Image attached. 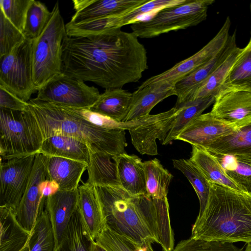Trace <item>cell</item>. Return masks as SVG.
<instances>
[{"label":"cell","mask_w":251,"mask_h":251,"mask_svg":"<svg viewBox=\"0 0 251 251\" xmlns=\"http://www.w3.org/2000/svg\"><path fill=\"white\" fill-rule=\"evenodd\" d=\"M62 73L105 89L136 82L148 69L147 50L132 32L121 28L63 42Z\"/></svg>","instance_id":"1"},{"label":"cell","mask_w":251,"mask_h":251,"mask_svg":"<svg viewBox=\"0 0 251 251\" xmlns=\"http://www.w3.org/2000/svg\"><path fill=\"white\" fill-rule=\"evenodd\" d=\"M209 183L210 193L206 206L193 226L191 237L251 243V194Z\"/></svg>","instance_id":"2"},{"label":"cell","mask_w":251,"mask_h":251,"mask_svg":"<svg viewBox=\"0 0 251 251\" xmlns=\"http://www.w3.org/2000/svg\"><path fill=\"white\" fill-rule=\"evenodd\" d=\"M44 140L55 135L76 138L88 145L92 152L117 156L126 153L125 130L108 129L94 125L77 115L71 108L39 100L28 102Z\"/></svg>","instance_id":"3"},{"label":"cell","mask_w":251,"mask_h":251,"mask_svg":"<svg viewBox=\"0 0 251 251\" xmlns=\"http://www.w3.org/2000/svg\"><path fill=\"white\" fill-rule=\"evenodd\" d=\"M106 225L112 231L142 246L155 242L136 201L120 185L94 186Z\"/></svg>","instance_id":"4"},{"label":"cell","mask_w":251,"mask_h":251,"mask_svg":"<svg viewBox=\"0 0 251 251\" xmlns=\"http://www.w3.org/2000/svg\"><path fill=\"white\" fill-rule=\"evenodd\" d=\"M65 25L57 1L44 30L37 38L32 40L33 80L37 92L62 73L63 42L66 35Z\"/></svg>","instance_id":"5"},{"label":"cell","mask_w":251,"mask_h":251,"mask_svg":"<svg viewBox=\"0 0 251 251\" xmlns=\"http://www.w3.org/2000/svg\"><path fill=\"white\" fill-rule=\"evenodd\" d=\"M44 141L32 112L0 108V160L5 161L39 153Z\"/></svg>","instance_id":"6"},{"label":"cell","mask_w":251,"mask_h":251,"mask_svg":"<svg viewBox=\"0 0 251 251\" xmlns=\"http://www.w3.org/2000/svg\"><path fill=\"white\" fill-rule=\"evenodd\" d=\"M215 0H187L176 6L158 11L147 20L137 21L130 25L138 38H151L172 31L198 25L206 19L208 7Z\"/></svg>","instance_id":"7"},{"label":"cell","mask_w":251,"mask_h":251,"mask_svg":"<svg viewBox=\"0 0 251 251\" xmlns=\"http://www.w3.org/2000/svg\"><path fill=\"white\" fill-rule=\"evenodd\" d=\"M31 45L32 40L26 39L0 56V86L26 102L37 92L33 80Z\"/></svg>","instance_id":"8"},{"label":"cell","mask_w":251,"mask_h":251,"mask_svg":"<svg viewBox=\"0 0 251 251\" xmlns=\"http://www.w3.org/2000/svg\"><path fill=\"white\" fill-rule=\"evenodd\" d=\"M100 95L96 87L62 73L41 88L36 99L70 108L90 109Z\"/></svg>","instance_id":"9"},{"label":"cell","mask_w":251,"mask_h":251,"mask_svg":"<svg viewBox=\"0 0 251 251\" xmlns=\"http://www.w3.org/2000/svg\"><path fill=\"white\" fill-rule=\"evenodd\" d=\"M230 26V18L227 17L216 35L200 50L167 71L147 79L137 89L157 83L174 86L177 81L208 62L219 53L228 41Z\"/></svg>","instance_id":"10"},{"label":"cell","mask_w":251,"mask_h":251,"mask_svg":"<svg viewBox=\"0 0 251 251\" xmlns=\"http://www.w3.org/2000/svg\"><path fill=\"white\" fill-rule=\"evenodd\" d=\"M36 154L0 161V206L15 211L27 188Z\"/></svg>","instance_id":"11"},{"label":"cell","mask_w":251,"mask_h":251,"mask_svg":"<svg viewBox=\"0 0 251 251\" xmlns=\"http://www.w3.org/2000/svg\"><path fill=\"white\" fill-rule=\"evenodd\" d=\"M49 178L44 155L38 153L35 156L27 188L16 211L18 222L30 233L45 209L47 198L42 194L41 184Z\"/></svg>","instance_id":"12"},{"label":"cell","mask_w":251,"mask_h":251,"mask_svg":"<svg viewBox=\"0 0 251 251\" xmlns=\"http://www.w3.org/2000/svg\"><path fill=\"white\" fill-rule=\"evenodd\" d=\"M135 200L149 230L163 251L174 248V235L171 225L168 199H158L147 194L135 196Z\"/></svg>","instance_id":"13"},{"label":"cell","mask_w":251,"mask_h":251,"mask_svg":"<svg viewBox=\"0 0 251 251\" xmlns=\"http://www.w3.org/2000/svg\"><path fill=\"white\" fill-rule=\"evenodd\" d=\"M179 111L178 107L174 106L164 112L150 114L144 123L129 130L136 150L142 154L157 155L156 140L164 141Z\"/></svg>","instance_id":"14"},{"label":"cell","mask_w":251,"mask_h":251,"mask_svg":"<svg viewBox=\"0 0 251 251\" xmlns=\"http://www.w3.org/2000/svg\"><path fill=\"white\" fill-rule=\"evenodd\" d=\"M78 190H59L46 198V210L51 225L54 240V249L63 242L72 218L78 207Z\"/></svg>","instance_id":"15"},{"label":"cell","mask_w":251,"mask_h":251,"mask_svg":"<svg viewBox=\"0 0 251 251\" xmlns=\"http://www.w3.org/2000/svg\"><path fill=\"white\" fill-rule=\"evenodd\" d=\"M237 128L216 117L210 112L194 119L176 140L204 148L219 138L232 133Z\"/></svg>","instance_id":"16"},{"label":"cell","mask_w":251,"mask_h":251,"mask_svg":"<svg viewBox=\"0 0 251 251\" xmlns=\"http://www.w3.org/2000/svg\"><path fill=\"white\" fill-rule=\"evenodd\" d=\"M210 112L237 127L246 125L251 122V92L239 90L222 92L215 97Z\"/></svg>","instance_id":"17"},{"label":"cell","mask_w":251,"mask_h":251,"mask_svg":"<svg viewBox=\"0 0 251 251\" xmlns=\"http://www.w3.org/2000/svg\"><path fill=\"white\" fill-rule=\"evenodd\" d=\"M149 0H73L75 14L70 22L77 23L91 20L125 15Z\"/></svg>","instance_id":"18"},{"label":"cell","mask_w":251,"mask_h":251,"mask_svg":"<svg viewBox=\"0 0 251 251\" xmlns=\"http://www.w3.org/2000/svg\"><path fill=\"white\" fill-rule=\"evenodd\" d=\"M78 210L82 228L89 240L95 241L106 225L103 209L95 187L88 182L79 185Z\"/></svg>","instance_id":"19"},{"label":"cell","mask_w":251,"mask_h":251,"mask_svg":"<svg viewBox=\"0 0 251 251\" xmlns=\"http://www.w3.org/2000/svg\"><path fill=\"white\" fill-rule=\"evenodd\" d=\"M237 46L235 31L229 36L225 47L215 57L177 81L174 86L177 97L175 106L177 107L187 101L198 87Z\"/></svg>","instance_id":"20"},{"label":"cell","mask_w":251,"mask_h":251,"mask_svg":"<svg viewBox=\"0 0 251 251\" xmlns=\"http://www.w3.org/2000/svg\"><path fill=\"white\" fill-rule=\"evenodd\" d=\"M120 185L131 196L147 194L143 162L135 155L126 153L112 156Z\"/></svg>","instance_id":"21"},{"label":"cell","mask_w":251,"mask_h":251,"mask_svg":"<svg viewBox=\"0 0 251 251\" xmlns=\"http://www.w3.org/2000/svg\"><path fill=\"white\" fill-rule=\"evenodd\" d=\"M44 160L49 179L58 185L60 190L77 189L81 176L87 169L88 164L68 158L44 155Z\"/></svg>","instance_id":"22"},{"label":"cell","mask_w":251,"mask_h":251,"mask_svg":"<svg viewBox=\"0 0 251 251\" xmlns=\"http://www.w3.org/2000/svg\"><path fill=\"white\" fill-rule=\"evenodd\" d=\"M176 95L174 87L168 84L154 83L132 93L128 113L124 122L136 120L150 115L151 109L166 98Z\"/></svg>","instance_id":"23"},{"label":"cell","mask_w":251,"mask_h":251,"mask_svg":"<svg viewBox=\"0 0 251 251\" xmlns=\"http://www.w3.org/2000/svg\"><path fill=\"white\" fill-rule=\"evenodd\" d=\"M203 149L214 155L236 156L251 161V122L219 138Z\"/></svg>","instance_id":"24"},{"label":"cell","mask_w":251,"mask_h":251,"mask_svg":"<svg viewBox=\"0 0 251 251\" xmlns=\"http://www.w3.org/2000/svg\"><path fill=\"white\" fill-rule=\"evenodd\" d=\"M91 151L87 144L72 137L55 135L45 139L39 153L68 158L88 165Z\"/></svg>","instance_id":"25"},{"label":"cell","mask_w":251,"mask_h":251,"mask_svg":"<svg viewBox=\"0 0 251 251\" xmlns=\"http://www.w3.org/2000/svg\"><path fill=\"white\" fill-rule=\"evenodd\" d=\"M0 251H22L31 233L18 222L16 211L4 205L0 206Z\"/></svg>","instance_id":"26"},{"label":"cell","mask_w":251,"mask_h":251,"mask_svg":"<svg viewBox=\"0 0 251 251\" xmlns=\"http://www.w3.org/2000/svg\"><path fill=\"white\" fill-rule=\"evenodd\" d=\"M132 93L122 88L105 89L89 109L118 122H124L130 108Z\"/></svg>","instance_id":"27"},{"label":"cell","mask_w":251,"mask_h":251,"mask_svg":"<svg viewBox=\"0 0 251 251\" xmlns=\"http://www.w3.org/2000/svg\"><path fill=\"white\" fill-rule=\"evenodd\" d=\"M189 160L199 170L209 182L241 191L226 175L217 157L205 149L192 146Z\"/></svg>","instance_id":"28"},{"label":"cell","mask_w":251,"mask_h":251,"mask_svg":"<svg viewBox=\"0 0 251 251\" xmlns=\"http://www.w3.org/2000/svg\"><path fill=\"white\" fill-rule=\"evenodd\" d=\"M230 90L251 92V38L231 68L219 93Z\"/></svg>","instance_id":"29"},{"label":"cell","mask_w":251,"mask_h":251,"mask_svg":"<svg viewBox=\"0 0 251 251\" xmlns=\"http://www.w3.org/2000/svg\"><path fill=\"white\" fill-rule=\"evenodd\" d=\"M215 100L214 97L198 99L186 101L176 107L179 108V111L162 144L167 145L176 140L194 119L201 115L206 108L214 103Z\"/></svg>","instance_id":"30"},{"label":"cell","mask_w":251,"mask_h":251,"mask_svg":"<svg viewBox=\"0 0 251 251\" xmlns=\"http://www.w3.org/2000/svg\"><path fill=\"white\" fill-rule=\"evenodd\" d=\"M112 156L102 153L92 152L88 165V179L87 182L94 186L120 185L116 164Z\"/></svg>","instance_id":"31"},{"label":"cell","mask_w":251,"mask_h":251,"mask_svg":"<svg viewBox=\"0 0 251 251\" xmlns=\"http://www.w3.org/2000/svg\"><path fill=\"white\" fill-rule=\"evenodd\" d=\"M147 195L150 198L167 199L169 185L172 175L156 158L143 162Z\"/></svg>","instance_id":"32"},{"label":"cell","mask_w":251,"mask_h":251,"mask_svg":"<svg viewBox=\"0 0 251 251\" xmlns=\"http://www.w3.org/2000/svg\"><path fill=\"white\" fill-rule=\"evenodd\" d=\"M242 50V49L237 46L198 87L188 101L210 97H216L219 94L224 81Z\"/></svg>","instance_id":"33"},{"label":"cell","mask_w":251,"mask_h":251,"mask_svg":"<svg viewBox=\"0 0 251 251\" xmlns=\"http://www.w3.org/2000/svg\"><path fill=\"white\" fill-rule=\"evenodd\" d=\"M215 155L241 191L251 194V161L233 156Z\"/></svg>","instance_id":"34"},{"label":"cell","mask_w":251,"mask_h":251,"mask_svg":"<svg viewBox=\"0 0 251 251\" xmlns=\"http://www.w3.org/2000/svg\"><path fill=\"white\" fill-rule=\"evenodd\" d=\"M175 168L181 171L192 184L200 202L198 217L202 214L206 206L210 193V185L199 170L189 160H173Z\"/></svg>","instance_id":"35"},{"label":"cell","mask_w":251,"mask_h":251,"mask_svg":"<svg viewBox=\"0 0 251 251\" xmlns=\"http://www.w3.org/2000/svg\"><path fill=\"white\" fill-rule=\"evenodd\" d=\"M54 246L51 225L45 207L37 219L28 242L22 251H53Z\"/></svg>","instance_id":"36"},{"label":"cell","mask_w":251,"mask_h":251,"mask_svg":"<svg viewBox=\"0 0 251 251\" xmlns=\"http://www.w3.org/2000/svg\"><path fill=\"white\" fill-rule=\"evenodd\" d=\"M187 0H149L148 2L130 12L121 16L111 18L112 27L121 28L125 25L132 24L140 21V17L169 7L182 4Z\"/></svg>","instance_id":"37"},{"label":"cell","mask_w":251,"mask_h":251,"mask_svg":"<svg viewBox=\"0 0 251 251\" xmlns=\"http://www.w3.org/2000/svg\"><path fill=\"white\" fill-rule=\"evenodd\" d=\"M51 15L45 4L33 0L27 11L24 34L26 39L33 40L43 32Z\"/></svg>","instance_id":"38"},{"label":"cell","mask_w":251,"mask_h":251,"mask_svg":"<svg viewBox=\"0 0 251 251\" xmlns=\"http://www.w3.org/2000/svg\"><path fill=\"white\" fill-rule=\"evenodd\" d=\"M90 241L85 234L78 209L72 216L66 236L53 251H89Z\"/></svg>","instance_id":"39"},{"label":"cell","mask_w":251,"mask_h":251,"mask_svg":"<svg viewBox=\"0 0 251 251\" xmlns=\"http://www.w3.org/2000/svg\"><path fill=\"white\" fill-rule=\"evenodd\" d=\"M95 241L107 251H145L146 246L141 245L122 236L105 226Z\"/></svg>","instance_id":"40"},{"label":"cell","mask_w":251,"mask_h":251,"mask_svg":"<svg viewBox=\"0 0 251 251\" xmlns=\"http://www.w3.org/2000/svg\"><path fill=\"white\" fill-rule=\"evenodd\" d=\"M172 251H243L233 243L194 239L180 241Z\"/></svg>","instance_id":"41"},{"label":"cell","mask_w":251,"mask_h":251,"mask_svg":"<svg viewBox=\"0 0 251 251\" xmlns=\"http://www.w3.org/2000/svg\"><path fill=\"white\" fill-rule=\"evenodd\" d=\"M78 116L97 126L108 129L130 130L142 123L141 119L129 122H118L89 109L71 108Z\"/></svg>","instance_id":"42"},{"label":"cell","mask_w":251,"mask_h":251,"mask_svg":"<svg viewBox=\"0 0 251 251\" xmlns=\"http://www.w3.org/2000/svg\"><path fill=\"white\" fill-rule=\"evenodd\" d=\"M26 39L19 30L0 12V56L10 52L16 46Z\"/></svg>","instance_id":"43"},{"label":"cell","mask_w":251,"mask_h":251,"mask_svg":"<svg viewBox=\"0 0 251 251\" xmlns=\"http://www.w3.org/2000/svg\"><path fill=\"white\" fill-rule=\"evenodd\" d=\"M33 0H0V11L22 32L26 15Z\"/></svg>","instance_id":"44"},{"label":"cell","mask_w":251,"mask_h":251,"mask_svg":"<svg viewBox=\"0 0 251 251\" xmlns=\"http://www.w3.org/2000/svg\"><path fill=\"white\" fill-rule=\"evenodd\" d=\"M0 108L15 111H26L28 109V103L0 86Z\"/></svg>","instance_id":"45"},{"label":"cell","mask_w":251,"mask_h":251,"mask_svg":"<svg viewBox=\"0 0 251 251\" xmlns=\"http://www.w3.org/2000/svg\"><path fill=\"white\" fill-rule=\"evenodd\" d=\"M41 189L44 197L47 198L59 191V187L55 181L49 178L42 182Z\"/></svg>","instance_id":"46"},{"label":"cell","mask_w":251,"mask_h":251,"mask_svg":"<svg viewBox=\"0 0 251 251\" xmlns=\"http://www.w3.org/2000/svg\"><path fill=\"white\" fill-rule=\"evenodd\" d=\"M89 251H107L103 247L96 241H90Z\"/></svg>","instance_id":"47"},{"label":"cell","mask_w":251,"mask_h":251,"mask_svg":"<svg viewBox=\"0 0 251 251\" xmlns=\"http://www.w3.org/2000/svg\"><path fill=\"white\" fill-rule=\"evenodd\" d=\"M145 251H154L152 248L151 244H149L146 246Z\"/></svg>","instance_id":"48"},{"label":"cell","mask_w":251,"mask_h":251,"mask_svg":"<svg viewBox=\"0 0 251 251\" xmlns=\"http://www.w3.org/2000/svg\"><path fill=\"white\" fill-rule=\"evenodd\" d=\"M244 251H251V243L247 244V246Z\"/></svg>","instance_id":"49"},{"label":"cell","mask_w":251,"mask_h":251,"mask_svg":"<svg viewBox=\"0 0 251 251\" xmlns=\"http://www.w3.org/2000/svg\"></svg>","instance_id":"50"}]
</instances>
